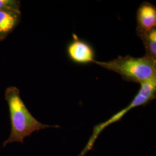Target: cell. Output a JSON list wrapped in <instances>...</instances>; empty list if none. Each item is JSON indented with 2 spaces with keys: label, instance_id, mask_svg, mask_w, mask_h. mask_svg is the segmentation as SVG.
Returning <instances> with one entry per match:
<instances>
[{
  "label": "cell",
  "instance_id": "obj_1",
  "mask_svg": "<svg viewBox=\"0 0 156 156\" xmlns=\"http://www.w3.org/2000/svg\"><path fill=\"white\" fill-rule=\"evenodd\" d=\"M5 100L9 109L11 129L9 137L3 142V147L14 142L23 143L26 138L41 129L59 127L56 125L42 124L34 117L24 103L20 90L16 87L10 86L6 89Z\"/></svg>",
  "mask_w": 156,
  "mask_h": 156
},
{
  "label": "cell",
  "instance_id": "obj_2",
  "mask_svg": "<svg viewBox=\"0 0 156 156\" xmlns=\"http://www.w3.org/2000/svg\"><path fill=\"white\" fill-rule=\"evenodd\" d=\"M98 66L119 74L123 79L142 84L156 78V62L147 58L119 56L108 62H97Z\"/></svg>",
  "mask_w": 156,
  "mask_h": 156
},
{
  "label": "cell",
  "instance_id": "obj_3",
  "mask_svg": "<svg viewBox=\"0 0 156 156\" xmlns=\"http://www.w3.org/2000/svg\"><path fill=\"white\" fill-rule=\"evenodd\" d=\"M156 78H153L145 83L140 84V88L138 93L135 96L131 102L120 111L117 112L115 115L111 117L109 120L104 123H101L95 126L93 129V133L90 138L86 146L80 156H83L89 151L92 149L94 144L95 141L101 133L113 123H116L128 112L134 108L140 106H145L151 101L156 98Z\"/></svg>",
  "mask_w": 156,
  "mask_h": 156
},
{
  "label": "cell",
  "instance_id": "obj_4",
  "mask_svg": "<svg viewBox=\"0 0 156 156\" xmlns=\"http://www.w3.org/2000/svg\"><path fill=\"white\" fill-rule=\"evenodd\" d=\"M67 55L74 63L85 65L94 63L95 53L92 46L73 34V39L67 48Z\"/></svg>",
  "mask_w": 156,
  "mask_h": 156
},
{
  "label": "cell",
  "instance_id": "obj_5",
  "mask_svg": "<svg viewBox=\"0 0 156 156\" xmlns=\"http://www.w3.org/2000/svg\"><path fill=\"white\" fill-rule=\"evenodd\" d=\"M137 35L146 33L156 28V7L148 2H144L136 12Z\"/></svg>",
  "mask_w": 156,
  "mask_h": 156
},
{
  "label": "cell",
  "instance_id": "obj_6",
  "mask_svg": "<svg viewBox=\"0 0 156 156\" xmlns=\"http://www.w3.org/2000/svg\"><path fill=\"white\" fill-rule=\"evenodd\" d=\"M21 13L0 11V42L16 28L21 21Z\"/></svg>",
  "mask_w": 156,
  "mask_h": 156
},
{
  "label": "cell",
  "instance_id": "obj_7",
  "mask_svg": "<svg viewBox=\"0 0 156 156\" xmlns=\"http://www.w3.org/2000/svg\"><path fill=\"white\" fill-rule=\"evenodd\" d=\"M138 36L145 46V57L156 62V28Z\"/></svg>",
  "mask_w": 156,
  "mask_h": 156
},
{
  "label": "cell",
  "instance_id": "obj_8",
  "mask_svg": "<svg viewBox=\"0 0 156 156\" xmlns=\"http://www.w3.org/2000/svg\"><path fill=\"white\" fill-rule=\"evenodd\" d=\"M21 2L18 0H0V11L21 13Z\"/></svg>",
  "mask_w": 156,
  "mask_h": 156
}]
</instances>
